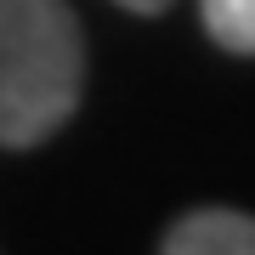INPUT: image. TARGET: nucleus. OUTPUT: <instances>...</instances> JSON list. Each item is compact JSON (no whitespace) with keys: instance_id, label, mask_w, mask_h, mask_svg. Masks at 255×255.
Returning <instances> with one entry per match:
<instances>
[{"instance_id":"nucleus-3","label":"nucleus","mask_w":255,"mask_h":255,"mask_svg":"<svg viewBox=\"0 0 255 255\" xmlns=\"http://www.w3.org/2000/svg\"><path fill=\"white\" fill-rule=\"evenodd\" d=\"M199 11H204V28L216 46L255 57V0H199Z\"/></svg>"},{"instance_id":"nucleus-1","label":"nucleus","mask_w":255,"mask_h":255,"mask_svg":"<svg viewBox=\"0 0 255 255\" xmlns=\"http://www.w3.org/2000/svg\"><path fill=\"white\" fill-rule=\"evenodd\" d=\"M85 40L68 0H0V147H34L80 108Z\"/></svg>"},{"instance_id":"nucleus-2","label":"nucleus","mask_w":255,"mask_h":255,"mask_svg":"<svg viewBox=\"0 0 255 255\" xmlns=\"http://www.w3.org/2000/svg\"><path fill=\"white\" fill-rule=\"evenodd\" d=\"M170 255H255V216L238 210H193L164 233Z\"/></svg>"},{"instance_id":"nucleus-4","label":"nucleus","mask_w":255,"mask_h":255,"mask_svg":"<svg viewBox=\"0 0 255 255\" xmlns=\"http://www.w3.org/2000/svg\"><path fill=\"white\" fill-rule=\"evenodd\" d=\"M119 6H130V11H164L170 0H119Z\"/></svg>"}]
</instances>
